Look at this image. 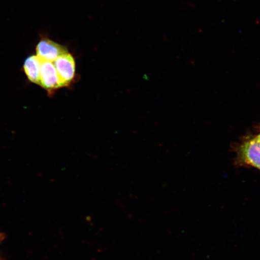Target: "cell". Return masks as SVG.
Masks as SVG:
<instances>
[{
    "instance_id": "2",
    "label": "cell",
    "mask_w": 260,
    "mask_h": 260,
    "mask_svg": "<svg viewBox=\"0 0 260 260\" xmlns=\"http://www.w3.org/2000/svg\"><path fill=\"white\" fill-rule=\"evenodd\" d=\"M39 85L49 92L63 87L53 62L41 60Z\"/></svg>"
},
{
    "instance_id": "5",
    "label": "cell",
    "mask_w": 260,
    "mask_h": 260,
    "mask_svg": "<svg viewBox=\"0 0 260 260\" xmlns=\"http://www.w3.org/2000/svg\"><path fill=\"white\" fill-rule=\"evenodd\" d=\"M41 60L37 56H31L26 58L24 70L26 76L30 82L40 84Z\"/></svg>"
},
{
    "instance_id": "4",
    "label": "cell",
    "mask_w": 260,
    "mask_h": 260,
    "mask_svg": "<svg viewBox=\"0 0 260 260\" xmlns=\"http://www.w3.org/2000/svg\"><path fill=\"white\" fill-rule=\"evenodd\" d=\"M242 160L260 170V143L257 138L246 142L240 148Z\"/></svg>"
},
{
    "instance_id": "3",
    "label": "cell",
    "mask_w": 260,
    "mask_h": 260,
    "mask_svg": "<svg viewBox=\"0 0 260 260\" xmlns=\"http://www.w3.org/2000/svg\"><path fill=\"white\" fill-rule=\"evenodd\" d=\"M37 56L42 61L54 62L57 58L68 53L66 48L48 39H43L37 46Z\"/></svg>"
},
{
    "instance_id": "1",
    "label": "cell",
    "mask_w": 260,
    "mask_h": 260,
    "mask_svg": "<svg viewBox=\"0 0 260 260\" xmlns=\"http://www.w3.org/2000/svg\"><path fill=\"white\" fill-rule=\"evenodd\" d=\"M53 63L63 87L69 85L76 74V61L72 55L68 53L61 55Z\"/></svg>"
},
{
    "instance_id": "6",
    "label": "cell",
    "mask_w": 260,
    "mask_h": 260,
    "mask_svg": "<svg viewBox=\"0 0 260 260\" xmlns=\"http://www.w3.org/2000/svg\"><path fill=\"white\" fill-rule=\"evenodd\" d=\"M257 138L258 141L259 142V143H260V135H259L258 136V137H257V138Z\"/></svg>"
}]
</instances>
